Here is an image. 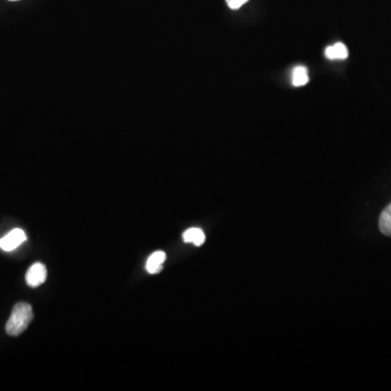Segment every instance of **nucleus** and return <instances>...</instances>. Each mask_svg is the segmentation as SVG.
Segmentation results:
<instances>
[{
	"instance_id": "6e6552de",
	"label": "nucleus",
	"mask_w": 391,
	"mask_h": 391,
	"mask_svg": "<svg viewBox=\"0 0 391 391\" xmlns=\"http://www.w3.org/2000/svg\"><path fill=\"white\" fill-rule=\"evenodd\" d=\"M309 82L308 70L306 66H297L293 71V85L295 87L306 85Z\"/></svg>"
},
{
	"instance_id": "20e7f679",
	"label": "nucleus",
	"mask_w": 391,
	"mask_h": 391,
	"mask_svg": "<svg viewBox=\"0 0 391 391\" xmlns=\"http://www.w3.org/2000/svg\"><path fill=\"white\" fill-rule=\"evenodd\" d=\"M167 260V255L163 251H156L150 255L146 263V270L149 274H158L163 269V263Z\"/></svg>"
},
{
	"instance_id": "f03ea898",
	"label": "nucleus",
	"mask_w": 391,
	"mask_h": 391,
	"mask_svg": "<svg viewBox=\"0 0 391 391\" xmlns=\"http://www.w3.org/2000/svg\"><path fill=\"white\" fill-rule=\"evenodd\" d=\"M26 240V235L24 230L20 228H15L10 233H8L5 237L0 239V248L5 251H12L19 246L22 245Z\"/></svg>"
},
{
	"instance_id": "9d476101",
	"label": "nucleus",
	"mask_w": 391,
	"mask_h": 391,
	"mask_svg": "<svg viewBox=\"0 0 391 391\" xmlns=\"http://www.w3.org/2000/svg\"><path fill=\"white\" fill-rule=\"evenodd\" d=\"M10 1H17V0H10Z\"/></svg>"
},
{
	"instance_id": "39448f33",
	"label": "nucleus",
	"mask_w": 391,
	"mask_h": 391,
	"mask_svg": "<svg viewBox=\"0 0 391 391\" xmlns=\"http://www.w3.org/2000/svg\"><path fill=\"white\" fill-rule=\"evenodd\" d=\"M325 56L331 60H337V59L343 60L348 58V49L343 44L337 43L334 46H328L325 49Z\"/></svg>"
},
{
	"instance_id": "0eeeda50",
	"label": "nucleus",
	"mask_w": 391,
	"mask_h": 391,
	"mask_svg": "<svg viewBox=\"0 0 391 391\" xmlns=\"http://www.w3.org/2000/svg\"><path fill=\"white\" fill-rule=\"evenodd\" d=\"M379 230L386 236H391V203L381 212L379 217Z\"/></svg>"
},
{
	"instance_id": "423d86ee",
	"label": "nucleus",
	"mask_w": 391,
	"mask_h": 391,
	"mask_svg": "<svg viewBox=\"0 0 391 391\" xmlns=\"http://www.w3.org/2000/svg\"><path fill=\"white\" fill-rule=\"evenodd\" d=\"M183 239L185 242H192L194 246L200 247L205 242L206 235L200 228H190L183 235Z\"/></svg>"
},
{
	"instance_id": "1a4fd4ad",
	"label": "nucleus",
	"mask_w": 391,
	"mask_h": 391,
	"mask_svg": "<svg viewBox=\"0 0 391 391\" xmlns=\"http://www.w3.org/2000/svg\"><path fill=\"white\" fill-rule=\"evenodd\" d=\"M249 0H226L228 7L232 9V10H237L240 7L247 3Z\"/></svg>"
},
{
	"instance_id": "f257e3e1",
	"label": "nucleus",
	"mask_w": 391,
	"mask_h": 391,
	"mask_svg": "<svg viewBox=\"0 0 391 391\" xmlns=\"http://www.w3.org/2000/svg\"><path fill=\"white\" fill-rule=\"evenodd\" d=\"M33 318V309L30 304L26 302L17 303L13 307L10 318L6 324V331L8 335L17 337L26 331Z\"/></svg>"
},
{
	"instance_id": "7ed1b4c3",
	"label": "nucleus",
	"mask_w": 391,
	"mask_h": 391,
	"mask_svg": "<svg viewBox=\"0 0 391 391\" xmlns=\"http://www.w3.org/2000/svg\"><path fill=\"white\" fill-rule=\"evenodd\" d=\"M46 278H47V270L43 263H34L28 269L26 276V284L32 288L38 287L45 283Z\"/></svg>"
}]
</instances>
